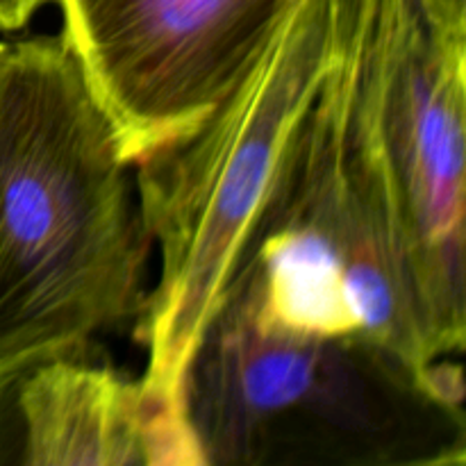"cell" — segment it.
Segmentation results:
<instances>
[{
	"instance_id": "obj_4",
	"label": "cell",
	"mask_w": 466,
	"mask_h": 466,
	"mask_svg": "<svg viewBox=\"0 0 466 466\" xmlns=\"http://www.w3.org/2000/svg\"><path fill=\"white\" fill-rule=\"evenodd\" d=\"M214 312L264 330L385 346L432 360L405 280L360 94L355 0L335 59L291 137Z\"/></svg>"
},
{
	"instance_id": "obj_3",
	"label": "cell",
	"mask_w": 466,
	"mask_h": 466,
	"mask_svg": "<svg viewBox=\"0 0 466 466\" xmlns=\"http://www.w3.org/2000/svg\"><path fill=\"white\" fill-rule=\"evenodd\" d=\"M180 414L196 466H464L460 364L214 312Z\"/></svg>"
},
{
	"instance_id": "obj_8",
	"label": "cell",
	"mask_w": 466,
	"mask_h": 466,
	"mask_svg": "<svg viewBox=\"0 0 466 466\" xmlns=\"http://www.w3.org/2000/svg\"><path fill=\"white\" fill-rule=\"evenodd\" d=\"M419 3L437 25L466 35V0H419Z\"/></svg>"
},
{
	"instance_id": "obj_1",
	"label": "cell",
	"mask_w": 466,
	"mask_h": 466,
	"mask_svg": "<svg viewBox=\"0 0 466 466\" xmlns=\"http://www.w3.org/2000/svg\"><path fill=\"white\" fill-rule=\"evenodd\" d=\"M112 121L59 35L0 59V362L137 321L150 235Z\"/></svg>"
},
{
	"instance_id": "obj_5",
	"label": "cell",
	"mask_w": 466,
	"mask_h": 466,
	"mask_svg": "<svg viewBox=\"0 0 466 466\" xmlns=\"http://www.w3.org/2000/svg\"><path fill=\"white\" fill-rule=\"evenodd\" d=\"M360 94L432 360L466 339V35L419 0H355Z\"/></svg>"
},
{
	"instance_id": "obj_7",
	"label": "cell",
	"mask_w": 466,
	"mask_h": 466,
	"mask_svg": "<svg viewBox=\"0 0 466 466\" xmlns=\"http://www.w3.org/2000/svg\"><path fill=\"white\" fill-rule=\"evenodd\" d=\"M0 466H164L141 380L94 339L3 360Z\"/></svg>"
},
{
	"instance_id": "obj_6",
	"label": "cell",
	"mask_w": 466,
	"mask_h": 466,
	"mask_svg": "<svg viewBox=\"0 0 466 466\" xmlns=\"http://www.w3.org/2000/svg\"><path fill=\"white\" fill-rule=\"evenodd\" d=\"M68 48L135 167L198 126L299 0H57Z\"/></svg>"
},
{
	"instance_id": "obj_9",
	"label": "cell",
	"mask_w": 466,
	"mask_h": 466,
	"mask_svg": "<svg viewBox=\"0 0 466 466\" xmlns=\"http://www.w3.org/2000/svg\"><path fill=\"white\" fill-rule=\"evenodd\" d=\"M48 3L53 0H0V30H21Z\"/></svg>"
},
{
	"instance_id": "obj_10",
	"label": "cell",
	"mask_w": 466,
	"mask_h": 466,
	"mask_svg": "<svg viewBox=\"0 0 466 466\" xmlns=\"http://www.w3.org/2000/svg\"><path fill=\"white\" fill-rule=\"evenodd\" d=\"M3 53H5V44L0 41V59H3Z\"/></svg>"
},
{
	"instance_id": "obj_2",
	"label": "cell",
	"mask_w": 466,
	"mask_h": 466,
	"mask_svg": "<svg viewBox=\"0 0 466 466\" xmlns=\"http://www.w3.org/2000/svg\"><path fill=\"white\" fill-rule=\"evenodd\" d=\"M337 41L339 0H299L217 107L135 164L141 217L162 258L135 337L148 350L141 387L167 466H196L180 414L185 369Z\"/></svg>"
}]
</instances>
